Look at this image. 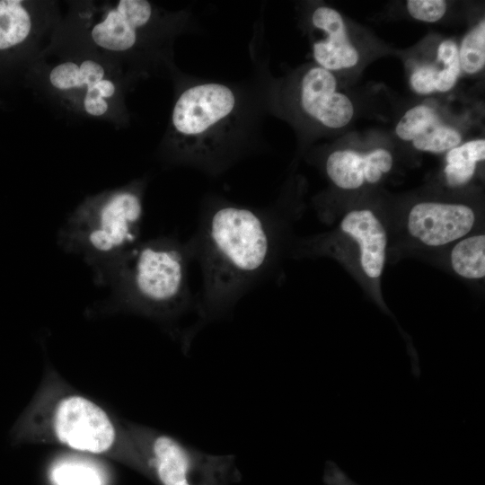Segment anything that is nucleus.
I'll use <instances>...</instances> for the list:
<instances>
[{"mask_svg": "<svg viewBox=\"0 0 485 485\" xmlns=\"http://www.w3.org/2000/svg\"><path fill=\"white\" fill-rule=\"evenodd\" d=\"M288 213L280 200L261 207L205 201L190 237L202 273L196 328L228 313L276 269L288 245Z\"/></svg>", "mask_w": 485, "mask_h": 485, "instance_id": "obj_1", "label": "nucleus"}, {"mask_svg": "<svg viewBox=\"0 0 485 485\" xmlns=\"http://www.w3.org/2000/svg\"><path fill=\"white\" fill-rule=\"evenodd\" d=\"M250 95L231 83H192L179 94L171 117L172 157L217 176L246 154L256 127Z\"/></svg>", "mask_w": 485, "mask_h": 485, "instance_id": "obj_2", "label": "nucleus"}, {"mask_svg": "<svg viewBox=\"0 0 485 485\" xmlns=\"http://www.w3.org/2000/svg\"><path fill=\"white\" fill-rule=\"evenodd\" d=\"M195 260L190 238L160 236L140 241L100 279L113 304L162 320L196 313L189 285V266Z\"/></svg>", "mask_w": 485, "mask_h": 485, "instance_id": "obj_3", "label": "nucleus"}, {"mask_svg": "<svg viewBox=\"0 0 485 485\" xmlns=\"http://www.w3.org/2000/svg\"><path fill=\"white\" fill-rule=\"evenodd\" d=\"M144 183L86 198L68 216L57 234V242L80 257L98 283L103 275L141 240Z\"/></svg>", "mask_w": 485, "mask_h": 485, "instance_id": "obj_4", "label": "nucleus"}, {"mask_svg": "<svg viewBox=\"0 0 485 485\" xmlns=\"http://www.w3.org/2000/svg\"><path fill=\"white\" fill-rule=\"evenodd\" d=\"M388 232L368 207L348 210L332 232L297 242L296 256L327 255L344 261L370 288H378L387 260Z\"/></svg>", "mask_w": 485, "mask_h": 485, "instance_id": "obj_5", "label": "nucleus"}, {"mask_svg": "<svg viewBox=\"0 0 485 485\" xmlns=\"http://www.w3.org/2000/svg\"><path fill=\"white\" fill-rule=\"evenodd\" d=\"M143 467L161 485H234L241 479L233 455L207 454L172 436L133 429Z\"/></svg>", "mask_w": 485, "mask_h": 485, "instance_id": "obj_6", "label": "nucleus"}, {"mask_svg": "<svg viewBox=\"0 0 485 485\" xmlns=\"http://www.w3.org/2000/svg\"><path fill=\"white\" fill-rule=\"evenodd\" d=\"M56 439L79 452L101 454L116 445L137 448L136 442L123 443L107 412L81 395H67L58 401L51 417Z\"/></svg>", "mask_w": 485, "mask_h": 485, "instance_id": "obj_7", "label": "nucleus"}, {"mask_svg": "<svg viewBox=\"0 0 485 485\" xmlns=\"http://www.w3.org/2000/svg\"><path fill=\"white\" fill-rule=\"evenodd\" d=\"M478 220L477 211L469 204L425 200L409 208L404 228L411 241L436 249L472 234Z\"/></svg>", "mask_w": 485, "mask_h": 485, "instance_id": "obj_8", "label": "nucleus"}, {"mask_svg": "<svg viewBox=\"0 0 485 485\" xmlns=\"http://www.w3.org/2000/svg\"><path fill=\"white\" fill-rule=\"evenodd\" d=\"M298 101L306 116L328 128L347 126L354 114L351 101L337 90L332 72L318 66L308 68L301 77Z\"/></svg>", "mask_w": 485, "mask_h": 485, "instance_id": "obj_9", "label": "nucleus"}, {"mask_svg": "<svg viewBox=\"0 0 485 485\" xmlns=\"http://www.w3.org/2000/svg\"><path fill=\"white\" fill-rule=\"evenodd\" d=\"M154 9L146 0H119L103 20L96 23L91 31L96 45L113 52H125L133 48L140 31L153 19Z\"/></svg>", "mask_w": 485, "mask_h": 485, "instance_id": "obj_10", "label": "nucleus"}, {"mask_svg": "<svg viewBox=\"0 0 485 485\" xmlns=\"http://www.w3.org/2000/svg\"><path fill=\"white\" fill-rule=\"evenodd\" d=\"M392 165V155L385 148H376L367 153L339 149L327 156L325 172L337 188L355 190L366 184L377 183Z\"/></svg>", "mask_w": 485, "mask_h": 485, "instance_id": "obj_11", "label": "nucleus"}, {"mask_svg": "<svg viewBox=\"0 0 485 485\" xmlns=\"http://www.w3.org/2000/svg\"><path fill=\"white\" fill-rule=\"evenodd\" d=\"M49 82L53 87L62 91L85 86L84 109L93 117L106 113L109 108L106 99L116 91L114 83L105 78L104 67L93 59L79 64L72 61L58 64L50 71Z\"/></svg>", "mask_w": 485, "mask_h": 485, "instance_id": "obj_12", "label": "nucleus"}, {"mask_svg": "<svg viewBox=\"0 0 485 485\" xmlns=\"http://www.w3.org/2000/svg\"><path fill=\"white\" fill-rule=\"evenodd\" d=\"M312 23L325 37L313 44V56L318 66L331 72L355 66L358 52L350 42L345 22L340 13L329 6L322 5L312 13Z\"/></svg>", "mask_w": 485, "mask_h": 485, "instance_id": "obj_13", "label": "nucleus"}, {"mask_svg": "<svg viewBox=\"0 0 485 485\" xmlns=\"http://www.w3.org/2000/svg\"><path fill=\"white\" fill-rule=\"evenodd\" d=\"M396 135L425 152L442 153L457 146L462 137L454 128L444 124L434 109L421 104L410 109L395 128Z\"/></svg>", "mask_w": 485, "mask_h": 485, "instance_id": "obj_14", "label": "nucleus"}, {"mask_svg": "<svg viewBox=\"0 0 485 485\" xmlns=\"http://www.w3.org/2000/svg\"><path fill=\"white\" fill-rule=\"evenodd\" d=\"M458 49L454 41L443 40L437 48L436 63L424 64L413 70L410 78L412 89L420 94L451 90L461 72Z\"/></svg>", "mask_w": 485, "mask_h": 485, "instance_id": "obj_15", "label": "nucleus"}, {"mask_svg": "<svg viewBox=\"0 0 485 485\" xmlns=\"http://www.w3.org/2000/svg\"><path fill=\"white\" fill-rule=\"evenodd\" d=\"M449 263L459 277L471 280L485 277V234L472 233L453 243Z\"/></svg>", "mask_w": 485, "mask_h": 485, "instance_id": "obj_16", "label": "nucleus"}, {"mask_svg": "<svg viewBox=\"0 0 485 485\" xmlns=\"http://www.w3.org/2000/svg\"><path fill=\"white\" fill-rule=\"evenodd\" d=\"M485 159V141H468L450 149L445 155V180L450 187L467 184L474 176L478 163Z\"/></svg>", "mask_w": 485, "mask_h": 485, "instance_id": "obj_17", "label": "nucleus"}, {"mask_svg": "<svg viewBox=\"0 0 485 485\" xmlns=\"http://www.w3.org/2000/svg\"><path fill=\"white\" fill-rule=\"evenodd\" d=\"M31 30V18L20 0H0V49L22 42Z\"/></svg>", "mask_w": 485, "mask_h": 485, "instance_id": "obj_18", "label": "nucleus"}, {"mask_svg": "<svg viewBox=\"0 0 485 485\" xmlns=\"http://www.w3.org/2000/svg\"><path fill=\"white\" fill-rule=\"evenodd\" d=\"M54 485H103V476L98 468L81 460H62L52 468Z\"/></svg>", "mask_w": 485, "mask_h": 485, "instance_id": "obj_19", "label": "nucleus"}, {"mask_svg": "<svg viewBox=\"0 0 485 485\" xmlns=\"http://www.w3.org/2000/svg\"><path fill=\"white\" fill-rule=\"evenodd\" d=\"M459 53L460 68L473 75L483 69L485 65V20H481L463 38Z\"/></svg>", "mask_w": 485, "mask_h": 485, "instance_id": "obj_20", "label": "nucleus"}, {"mask_svg": "<svg viewBox=\"0 0 485 485\" xmlns=\"http://www.w3.org/2000/svg\"><path fill=\"white\" fill-rule=\"evenodd\" d=\"M407 9L416 20L434 22L445 13L446 3L443 0H409Z\"/></svg>", "mask_w": 485, "mask_h": 485, "instance_id": "obj_21", "label": "nucleus"}]
</instances>
